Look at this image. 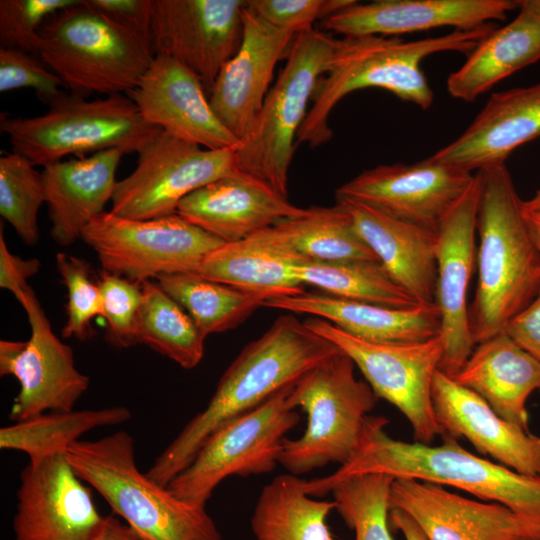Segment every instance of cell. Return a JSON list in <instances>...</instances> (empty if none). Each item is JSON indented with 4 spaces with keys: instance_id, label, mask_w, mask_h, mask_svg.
I'll use <instances>...</instances> for the list:
<instances>
[{
    "instance_id": "cell-1",
    "label": "cell",
    "mask_w": 540,
    "mask_h": 540,
    "mask_svg": "<svg viewBox=\"0 0 540 540\" xmlns=\"http://www.w3.org/2000/svg\"><path fill=\"white\" fill-rule=\"evenodd\" d=\"M338 351L294 314L280 315L241 350L223 373L205 409L186 423L146 475L167 487L216 429L294 385Z\"/></svg>"
},
{
    "instance_id": "cell-2",
    "label": "cell",
    "mask_w": 540,
    "mask_h": 540,
    "mask_svg": "<svg viewBox=\"0 0 540 540\" xmlns=\"http://www.w3.org/2000/svg\"><path fill=\"white\" fill-rule=\"evenodd\" d=\"M388 420L368 416L353 456L333 473L304 480L313 497L331 493L340 481L356 475L382 473L466 491L480 500L500 503L540 523V478L520 474L464 449L443 435L439 445L405 442L386 432Z\"/></svg>"
},
{
    "instance_id": "cell-3",
    "label": "cell",
    "mask_w": 540,
    "mask_h": 540,
    "mask_svg": "<svg viewBox=\"0 0 540 540\" xmlns=\"http://www.w3.org/2000/svg\"><path fill=\"white\" fill-rule=\"evenodd\" d=\"M476 173L478 281L468 309L475 345L504 332L540 291V254L524 217L523 200L506 165Z\"/></svg>"
},
{
    "instance_id": "cell-4",
    "label": "cell",
    "mask_w": 540,
    "mask_h": 540,
    "mask_svg": "<svg viewBox=\"0 0 540 540\" xmlns=\"http://www.w3.org/2000/svg\"><path fill=\"white\" fill-rule=\"evenodd\" d=\"M494 29L493 23L471 30L413 41L399 37L368 35L336 40L326 74L320 80L313 104L300 127L297 143L316 147L329 141L328 119L335 106L348 94L364 88H381L403 101L428 109L434 94L421 70V61L440 52L467 55Z\"/></svg>"
},
{
    "instance_id": "cell-5",
    "label": "cell",
    "mask_w": 540,
    "mask_h": 540,
    "mask_svg": "<svg viewBox=\"0 0 540 540\" xmlns=\"http://www.w3.org/2000/svg\"><path fill=\"white\" fill-rule=\"evenodd\" d=\"M65 453L78 477L146 539L222 540L205 505L177 498L138 469L134 440L127 432L78 440Z\"/></svg>"
},
{
    "instance_id": "cell-6",
    "label": "cell",
    "mask_w": 540,
    "mask_h": 540,
    "mask_svg": "<svg viewBox=\"0 0 540 540\" xmlns=\"http://www.w3.org/2000/svg\"><path fill=\"white\" fill-rule=\"evenodd\" d=\"M37 55L63 82L69 93L128 94L150 67L152 47L78 0L41 26Z\"/></svg>"
},
{
    "instance_id": "cell-7",
    "label": "cell",
    "mask_w": 540,
    "mask_h": 540,
    "mask_svg": "<svg viewBox=\"0 0 540 540\" xmlns=\"http://www.w3.org/2000/svg\"><path fill=\"white\" fill-rule=\"evenodd\" d=\"M48 106L44 114L34 117L1 115L0 129L13 152L34 166L113 148L138 153L162 132L143 118L128 95L87 100L62 91Z\"/></svg>"
},
{
    "instance_id": "cell-8",
    "label": "cell",
    "mask_w": 540,
    "mask_h": 540,
    "mask_svg": "<svg viewBox=\"0 0 540 540\" xmlns=\"http://www.w3.org/2000/svg\"><path fill=\"white\" fill-rule=\"evenodd\" d=\"M355 367L339 349L293 385L289 403L306 413L307 425L301 437L284 441L279 464L289 473L343 465L357 450L378 397L366 381L357 379Z\"/></svg>"
},
{
    "instance_id": "cell-9",
    "label": "cell",
    "mask_w": 540,
    "mask_h": 540,
    "mask_svg": "<svg viewBox=\"0 0 540 540\" xmlns=\"http://www.w3.org/2000/svg\"><path fill=\"white\" fill-rule=\"evenodd\" d=\"M336 40L313 28L295 35L284 68L236 150L237 170L286 197L294 142L307 116L309 100L328 70Z\"/></svg>"
},
{
    "instance_id": "cell-10",
    "label": "cell",
    "mask_w": 540,
    "mask_h": 540,
    "mask_svg": "<svg viewBox=\"0 0 540 540\" xmlns=\"http://www.w3.org/2000/svg\"><path fill=\"white\" fill-rule=\"evenodd\" d=\"M286 387L216 429L167 486L177 498L206 505L227 477L269 473L279 464L286 434L300 421Z\"/></svg>"
},
{
    "instance_id": "cell-11",
    "label": "cell",
    "mask_w": 540,
    "mask_h": 540,
    "mask_svg": "<svg viewBox=\"0 0 540 540\" xmlns=\"http://www.w3.org/2000/svg\"><path fill=\"white\" fill-rule=\"evenodd\" d=\"M304 322L351 358L376 396L405 416L416 442L431 444L442 435L431 395L444 354L441 334L421 342H373L352 336L321 318L309 317Z\"/></svg>"
},
{
    "instance_id": "cell-12",
    "label": "cell",
    "mask_w": 540,
    "mask_h": 540,
    "mask_svg": "<svg viewBox=\"0 0 540 540\" xmlns=\"http://www.w3.org/2000/svg\"><path fill=\"white\" fill-rule=\"evenodd\" d=\"M81 239L96 253L102 269L137 283L193 272L224 242L177 213L134 220L102 212Z\"/></svg>"
},
{
    "instance_id": "cell-13",
    "label": "cell",
    "mask_w": 540,
    "mask_h": 540,
    "mask_svg": "<svg viewBox=\"0 0 540 540\" xmlns=\"http://www.w3.org/2000/svg\"><path fill=\"white\" fill-rule=\"evenodd\" d=\"M236 170L235 149H205L162 131L138 152L135 169L117 181L110 212L134 220L175 214L187 195Z\"/></svg>"
},
{
    "instance_id": "cell-14",
    "label": "cell",
    "mask_w": 540,
    "mask_h": 540,
    "mask_svg": "<svg viewBox=\"0 0 540 540\" xmlns=\"http://www.w3.org/2000/svg\"><path fill=\"white\" fill-rule=\"evenodd\" d=\"M21 306L31 326L30 338L0 341V375L14 376L20 386L9 418L19 422L45 412L73 410L89 378L76 368L72 348L55 335L30 287Z\"/></svg>"
},
{
    "instance_id": "cell-15",
    "label": "cell",
    "mask_w": 540,
    "mask_h": 540,
    "mask_svg": "<svg viewBox=\"0 0 540 540\" xmlns=\"http://www.w3.org/2000/svg\"><path fill=\"white\" fill-rule=\"evenodd\" d=\"M474 175L430 156L411 164H384L365 170L340 186L336 198L357 201L437 232L469 189Z\"/></svg>"
},
{
    "instance_id": "cell-16",
    "label": "cell",
    "mask_w": 540,
    "mask_h": 540,
    "mask_svg": "<svg viewBox=\"0 0 540 540\" xmlns=\"http://www.w3.org/2000/svg\"><path fill=\"white\" fill-rule=\"evenodd\" d=\"M244 0H154L151 45L185 66L210 94L243 34Z\"/></svg>"
},
{
    "instance_id": "cell-17",
    "label": "cell",
    "mask_w": 540,
    "mask_h": 540,
    "mask_svg": "<svg viewBox=\"0 0 540 540\" xmlns=\"http://www.w3.org/2000/svg\"><path fill=\"white\" fill-rule=\"evenodd\" d=\"M65 451L29 460L20 476L15 540H91L105 517Z\"/></svg>"
},
{
    "instance_id": "cell-18",
    "label": "cell",
    "mask_w": 540,
    "mask_h": 540,
    "mask_svg": "<svg viewBox=\"0 0 540 540\" xmlns=\"http://www.w3.org/2000/svg\"><path fill=\"white\" fill-rule=\"evenodd\" d=\"M478 198L476 173L469 189L437 231L435 304L440 312L444 344L439 370L450 377L459 372L475 345L469 326L467 292L477 256Z\"/></svg>"
},
{
    "instance_id": "cell-19",
    "label": "cell",
    "mask_w": 540,
    "mask_h": 540,
    "mask_svg": "<svg viewBox=\"0 0 540 540\" xmlns=\"http://www.w3.org/2000/svg\"><path fill=\"white\" fill-rule=\"evenodd\" d=\"M390 506L409 515L428 540H540V523L429 482L394 479Z\"/></svg>"
},
{
    "instance_id": "cell-20",
    "label": "cell",
    "mask_w": 540,
    "mask_h": 540,
    "mask_svg": "<svg viewBox=\"0 0 540 540\" xmlns=\"http://www.w3.org/2000/svg\"><path fill=\"white\" fill-rule=\"evenodd\" d=\"M296 33L276 28L246 6L240 46L219 72L209 94L219 121L240 141L253 127L269 92L277 62Z\"/></svg>"
},
{
    "instance_id": "cell-21",
    "label": "cell",
    "mask_w": 540,
    "mask_h": 540,
    "mask_svg": "<svg viewBox=\"0 0 540 540\" xmlns=\"http://www.w3.org/2000/svg\"><path fill=\"white\" fill-rule=\"evenodd\" d=\"M127 95L148 123L177 139L210 150L241 145L214 114L201 80L170 57L155 55Z\"/></svg>"
},
{
    "instance_id": "cell-22",
    "label": "cell",
    "mask_w": 540,
    "mask_h": 540,
    "mask_svg": "<svg viewBox=\"0 0 540 540\" xmlns=\"http://www.w3.org/2000/svg\"><path fill=\"white\" fill-rule=\"evenodd\" d=\"M431 395L441 436L465 438L482 455L540 478V436L505 420L478 394L440 370L434 375Z\"/></svg>"
},
{
    "instance_id": "cell-23",
    "label": "cell",
    "mask_w": 540,
    "mask_h": 540,
    "mask_svg": "<svg viewBox=\"0 0 540 540\" xmlns=\"http://www.w3.org/2000/svg\"><path fill=\"white\" fill-rule=\"evenodd\" d=\"M518 0H377L357 1L322 21L324 29L344 37L401 34L439 27L471 30L505 20Z\"/></svg>"
},
{
    "instance_id": "cell-24",
    "label": "cell",
    "mask_w": 540,
    "mask_h": 540,
    "mask_svg": "<svg viewBox=\"0 0 540 540\" xmlns=\"http://www.w3.org/2000/svg\"><path fill=\"white\" fill-rule=\"evenodd\" d=\"M262 180L239 170L181 200L176 213L224 243L242 240L303 212Z\"/></svg>"
},
{
    "instance_id": "cell-25",
    "label": "cell",
    "mask_w": 540,
    "mask_h": 540,
    "mask_svg": "<svg viewBox=\"0 0 540 540\" xmlns=\"http://www.w3.org/2000/svg\"><path fill=\"white\" fill-rule=\"evenodd\" d=\"M540 136V83L493 93L470 125L431 157L468 172L505 164Z\"/></svg>"
},
{
    "instance_id": "cell-26",
    "label": "cell",
    "mask_w": 540,
    "mask_h": 540,
    "mask_svg": "<svg viewBox=\"0 0 540 540\" xmlns=\"http://www.w3.org/2000/svg\"><path fill=\"white\" fill-rule=\"evenodd\" d=\"M125 153L107 149L88 157L71 158L43 167L50 236L66 247L81 239L83 230L112 200L116 171Z\"/></svg>"
},
{
    "instance_id": "cell-27",
    "label": "cell",
    "mask_w": 540,
    "mask_h": 540,
    "mask_svg": "<svg viewBox=\"0 0 540 540\" xmlns=\"http://www.w3.org/2000/svg\"><path fill=\"white\" fill-rule=\"evenodd\" d=\"M263 307L321 318L352 336L373 342H421L441 333L435 303L393 308L304 291L268 299Z\"/></svg>"
},
{
    "instance_id": "cell-28",
    "label": "cell",
    "mask_w": 540,
    "mask_h": 540,
    "mask_svg": "<svg viewBox=\"0 0 540 540\" xmlns=\"http://www.w3.org/2000/svg\"><path fill=\"white\" fill-rule=\"evenodd\" d=\"M307 260L272 225L242 240L221 244L191 273L268 300L305 291L295 270Z\"/></svg>"
},
{
    "instance_id": "cell-29",
    "label": "cell",
    "mask_w": 540,
    "mask_h": 540,
    "mask_svg": "<svg viewBox=\"0 0 540 540\" xmlns=\"http://www.w3.org/2000/svg\"><path fill=\"white\" fill-rule=\"evenodd\" d=\"M390 277L419 304H434L437 232L385 215L365 204L336 198Z\"/></svg>"
},
{
    "instance_id": "cell-30",
    "label": "cell",
    "mask_w": 540,
    "mask_h": 540,
    "mask_svg": "<svg viewBox=\"0 0 540 540\" xmlns=\"http://www.w3.org/2000/svg\"><path fill=\"white\" fill-rule=\"evenodd\" d=\"M452 378L502 418L529 431L527 401L540 390V360L505 332L477 344Z\"/></svg>"
},
{
    "instance_id": "cell-31",
    "label": "cell",
    "mask_w": 540,
    "mask_h": 540,
    "mask_svg": "<svg viewBox=\"0 0 540 540\" xmlns=\"http://www.w3.org/2000/svg\"><path fill=\"white\" fill-rule=\"evenodd\" d=\"M540 60V22L519 10L503 27L493 29L447 79L449 94L472 102L501 80Z\"/></svg>"
},
{
    "instance_id": "cell-32",
    "label": "cell",
    "mask_w": 540,
    "mask_h": 540,
    "mask_svg": "<svg viewBox=\"0 0 540 540\" xmlns=\"http://www.w3.org/2000/svg\"><path fill=\"white\" fill-rule=\"evenodd\" d=\"M303 484L287 473L263 487L250 521L256 540H335L327 524L334 501L309 496Z\"/></svg>"
},
{
    "instance_id": "cell-33",
    "label": "cell",
    "mask_w": 540,
    "mask_h": 540,
    "mask_svg": "<svg viewBox=\"0 0 540 540\" xmlns=\"http://www.w3.org/2000/svg\"><path fill=\"white\" fill-rule=\"evenodd\" d=\"M156 283L183 307L206 336L235 328L257 308L263 307L266 300L262 295L191 272L162 275Z\"/></svg>"
},
{
    "instance_id": "cell-34",
    "label": "cell",
    "mask_w": 540,
    "mask_h": 540,
    "mask_svg": "<svg viewBox=\"0 0 540 540\" xmlns=\"http://www.w3.org/2000/svg\"><path fill=\"white\" fill-rule=\"evenodd\" d=\"M274 226L292 248L308 260L378 261L358 234L351 215L339 203L332 207L312 206Z\"/></svg>"
},
{
    "instance_id": "cell-35",
    "label": "cell",
    "mask_w": 540,
    "mask_h": 540,
    "mask_svg": "<svg viewBox=\"0 0 540 540\" xmlns=\"http://www.w3.org/2000/svg\"><path fill=\"white\" fill-rule=\"evenodd\" d=\"M296 277L327 295L350 301L393 308H411L419 303L386 272L379 261L307 260L296 267Z\"/></svg>"
},
{
    "instance_id": "cell-36",
    "label": "cell",
    "mask_w": 540,
    "mask_h": 540,
    "mask_svg": "<svg viewBox=\"0 0 540 540\" xmlns=\"http://www.w3.org/2000/svg\"><path fill=\"white\" fill-rule=\"evenodd\" d=\"M131 416L124 406L45 412L1 428L0 448L22 451L29 460L37 459L65 451L94 428L118 425Z\"/></svg>"
},
{
    "instance_id": "cell-37",
    "label": "cell",
    "mask_w": 540,
    "mask_h": 540,
    "mask_svg": "<svg viewBox=\"0 0 540 540\" xmlns=\"http://www.w3.org/2000/svg\"><path fill=\"white\" fill-rule=\"evenodd\" d=\"M137 320L138 343L168 357L184 369H193L204 355L205 339L189 314L156 282L142 284Z\"/></svg>"
},
{
    "instance_id": "cell-38",
    "label": "cell",
    "mask_w": 540,
    "mask_h": 540,
    "mask_svg": "<svg viewBox=\"0 0 540 540\" xmlns=\"http://www.w3.org/2000/svg\"><path fill=\"white\" fill-rule=\"evenodd\" d=\"M394 479L382 473L356 475L332 489L335 509L354 531V540H394L389 522Z\"/></svg>"
},
{
    "instance_id": "cell-39",
    "label": "cell",
    "mask_w": 540,
    "mask_h": 540,
    "mask_svg": "<svg viewBox=\"0 0 540 540\" xmlns=\"http://www.w3.org/2000/svg\"><path fill=\"white\" fill-rule=\"evenodd\" d=\"M45 203L42 173L12 152L0 157V214L27 245L39 241L38 213Z\"/></svg>"
},
{
    "instance_id": "cell-40",
    "label": "cell",
    "mask_w": 540,
    "mask_h": 540,
    "mask_svg": "<svg viewBox=\"0 0 540 540\" xmlns=\"http://www.w3.org/2000/svg\"><path fill=\"white\" fill-rule=\"evenodd\" d=\"M56 265L68 293L67 319L61 334L85 341L94 333L92 320L103 316L98 279L94 278L90 264L81 258L58 253Z\"/></svg>"
},
{
    "instance_id": "cell-41",
    "label": "cell",
    "mask_w": 540,
    "mask_h": 540,
    "mask_svg": "<svg viewBox=\"0 0 540 540\" xmlns=\"http://www.w3.org/2000/svg\"><path fill=\"white\" fill-rule=\"evenodd\" d=\"M98 284L102 295V317L107 323L106 341L117 348L139 344L137 320L142 302V283L102 269Z\"/></svg>"
},
{
    "instance_id": "cell-42",
    "label": "cell",
    "mask_w": 540,
    "mask_h": 540,
    "mask_svg": "<svg viewBox=\"0 0 540 540\" xmlns=\"http://www.w3.org/2000/svg\"><path fill=\"white\" fill-rule=\"evenodd\" d=\"M78 0H1L0 43L2 48L35 54L38 32L44 22Z\"/></svg>"
},
{
    "instance_id": "cell-43",
    "label": "cell",
    "mask_w": 540,
    "mask_h": 540,
    "mask_svg": "<svg viewBox=\"0 0 540 540\" xmlns=\"http://www.w3.org/2000/svg\"><path fill=\"white\" fill-rule=\"evenodd\" d=\"M62 80L35 54L0 48V92L31 88L49 104L61 94Z\"/></svg>"
},
{
    "instance_id": "cell-44",
    "label": "cell",
    "mask_w": 540,
    "mask_h": 540,
    "mask_svg": "<svg viewBox=\"0 0 540 540\" xmlns=\"http://www.w3.org/2000/svg\"><path fill=\"white\" fill-rule=\"evenodd\" d=\"M356 0H248L247 7L272 26L299 33Z\"/></svg>"
},
{
    "instance_id": "cell-45",
    "label": "cell",
    "mask_w": 540,
    "mask_h": 540,
    "mask_svg": "<svg viewBox=\"0 0 540 540\" xmlns=\"http://www.w3.org/2000/svg\"><path fill=\"white\" fill-rule=\"evenodd\" d=\"M114 23L134 33L151 47L154 0H86Z\"/></svg>"
},
{
    "instance_id": "cell-46",
    "label": "cell",
    "mask_w": 540,
    "mask_h": 540,
    "mask_svg": "<svg viewBox=\"0 0 540 540\" xmlns=\"http://www.w3.org/2000/svg\"><path fill=\"white\" fill-rule=\"evenodd\" d=\"M40 269V262L36 258L23 259L11 253L7 247L0 229V287L10 291L20 305L24 301L25 292L29 288L28 279L33 277Z\"/></svg>"
},
{
    "instance_id": "cell-47",
    "label": "cell",
    "mask_w": 540,
    "mask_h": 540,
    "mask_svg": "<svg viewBox=\"0 0 540 540\" xmlns=\"http://www.w3.org/2000/svg\"><path fill=\"white\" fill-rule=\"evenodd\" d=\"M504 332L540 360V291L506 326Z\"/></svg>"
},
{
    "instance_id": "cell-48",
    "label": "cell",
    "mask_w": 540,
    "mask_h": 540,
    "mask_svg": "<svg viewBox=\"0 0 540 540\" xmlns=\"http://www.w3.org/2000/svg\"><path fill=\"white\" fill-rule=\"evenodd\" d=\"M91 540H148L114 516H106L98 534Z\"/></svg>"
},
{
    "instance_id": "cell-49",
    "label": "cell",
    "mask_w": 540,
    "mask_h": 540,
    "mask_svg": "<svg viewBox=\"0 0 540 540\" xmlns=\"http://www.w3.org/2000/svg\"><path fill=\"white\" fill-rule=\"evenodd\" d=\"M389 522L402 533L405 540H428L416 522L401 510L391 509Z\"/></svg>"
},
{
    "instance_id": "cell-50",
    "label": "cell",
    "mask_w": 540,
    "mask_h": 540,
    "mask_svg": "<svg viewBox=\"0 0 540 540\" xmlns=\"http://www.w3.org/2000/svg\"><path fill=\"white\" fill-rule=\"evenodd\" d=\"M523 211L529 232L540 254V212L526 210L524 207Z\"/></svg>"
},
{
    "instance_id": "cell-51",
    "label": "cell",
    "mask_w": 540,
    "mask_h": 540,
    "mask_svg": "<svg viewBox=\"0 0 540 540\" xmlns=\"http://www.w3.org/2000/svg\"><path fill=\"white\" fill-rule=\"evenodd\" d=\"M518 9L529 13L540 22V0H518Z\"/></svg>"
},
{
    "instance_id": "cell-52",
    "label": "cell",
    "mask_w": 540,
    "mask_h": 540,
    "mask_svg": "<svg viewBox=\"0 0 540 540\" xmlns=\"http://www.w3.org/2000/svg\"><path fill=\"white\" fill-rule=\"evenodd\" d=\"M523 207L526 210L540 212V187L529 200L523 201Z\"/></svg>"
}]
</instances>
